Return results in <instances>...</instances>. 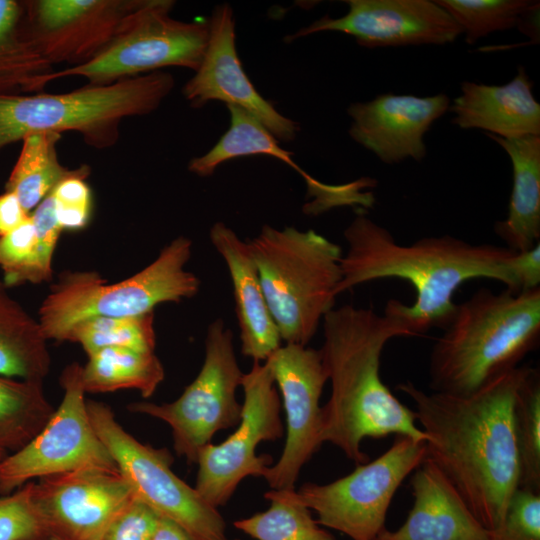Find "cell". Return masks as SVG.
<instances>
[{"mask_svg": "<svg viewBox=\"0 0 540 540\" xmlns=\"http://www.w3.org/2000/svg\"><path fill=\"white\" fill-rule=\"evenodd\" d=\"M268 500L266 511L235 521V528L256 540H336L307 507L280 498Z\"/></svg>", "mask_w": 540, "mask_h": 540, "instance_id": "31", "label": "cell"}, {"mask_svg": "<svg viewBox=\"0 0 540 540\" xmlns=\"http://www.w3.org/2000/svg\"><path fill=\"white\" fill-rule=\"evenodd\" d=\"M241 386L244 401L237 430L218 445H205L197 455L194 488L214 508L225 505L245 477L265 474L273 458L258 456L256 447L284 433L280 399L268 366L254 361Z\"/></svg>", "mask_w": 540, "mask_h": 540, "instance_id": "13", "label": "cell"}, {"mask_svg": "<svg viewBox=\"0 0 540 540\" xmlns=\"http://www.w3.org/2000/svg\"><path fill=\"white\" fill-rule=\"evenodd\" d=\"M207 22L204 56L182 90L189 105L196 109L210 101L234 105L256 117L278 141L294 140L300 131L299 124L262 97L242 67L236 50L232 7L227 3L216 5Z\"/></svg>", "mask_w": 540, "mask_h": 540, "instance_id": "17", "label": "cell"}, {"mask_svg": "<svg viewBox=\"0 0 540 540\" xmlns=\"http://www.w3.org/2000/svg\"><path fill=\"white\" fill-rule=\"evenodd\" d=\"M247 244L281 340L306 346L334 308L341 248L314 230L269 225Z\"/></svg>", "mask_w": 540, "mask_h": 540, "instance_id": "5", "label": "cell"}, {"mask_svg": "<svg viewBox=\"0 0 540 540\" xmlns=\"http://www.w3.org/2000/svg\"><path fill=\"white\" fill-rule=\"evenodd\" d=\"M30 481L0 495V540H50L36 510Z\"/></svg>", "mask_w": 540, "mask_h": 540, "instance_id": "34", "label": "cell"}, {"mask_svg": "<svg viewBox=\"0 0 540 540\" xmlns=\"http://www.w3.org/2000/svg\"><path fill=\"white\" fill-rule=\"evenodd\" d=\"M286 412V441L278 462L263 477L273 490H294L301 468L321 447L323 409L320 397L327 372L320 349L285 344L265 361Z\"/></svg>", "mask_w": 540, "mask_h": 540, "instance_id": "14", "label": "cell"}, {"mask_svg": "<svg viewBox=\"0 0 540 540\" xmlns=\"http://www.w3.org/2000/svg\"><path fill=\"white\" fill-rule=\"evenodd\" d=\"M209 237L223 258L232 282L241 352L254 361H265L281 346L282 340L248 244L223 222L211 227Z\"/></svg>", "mask_w": 540, "mask_h": 540, "instance_id": "21", "label": "cell"}, {"mask_svg": "<svg viewBox=\"0 0 540 540\" xmlns=\"http://www.w3.org/2000/svg\"><path fill=\"white\" fill-rule=\"evenodd\" d=\"M160 515L135 496L99 540H151Z\"/></svg>", "mask_w": 540, "mask_h": 540, "instance_id": "37", "label": "cell"}, {"mask_svg": "<svg viewBox=\"0 0 540 540\" xmlns=\"http://www.w3.org/2000/svg\"><path fill=\"white\" fill-rule=\"evenodd\" d=\"M151 540H196L176 522L160 516Z\"/></svg>", "mask_w": 540, "mask_h": 540, "instance_id": "41", "label": "cell"}, {"mask_svg": "<svg viewBox=\"0 0 540 540\" xmlns=\"http://www.w3.org/2000/svg\"><path fill=\"white\" fill-rule=\"evenodd\" d=\"M50 540H99L134 494L118 469L87 467L33 482Z\"/></svg>", "mask_w": 540, "mask_h": 540, "instance_id": "15", "label": "cell"}, {"mask_svg": "<svg viewBox=\"0 0 540 540\" xmlns=\"http://www.w3.org/2000/svg\"><path fill=\"white\" fill-rule=\"evenodd\" d=\"M0 270L7 288L41 283L38 241L31 216L15 230L0 236Z\"/></svg>", "mask_w": 540, "mask_h": 540, "instance_id": "33", "label": "cell"}, {"mask_svg": "<svg viewBox=\"0 0 540 540\" xmlns=\"http://www.w3.org/2000/svg\"><path fill=\"white\" fill-rule=\"evenodd\" d=\"M533 0H435L459 24L467 44L517 26Z\"/></svg>", "mask_w": 540, "mask_h": 540, "instance_id": "32", "label": "cell"}, {"mask_svg": "<svg viewBox=\"0 0 540 540\" xmlns=\"http://www.w3.org/2000/svg\"><path fill=\"white\" fill-rule=\"evenodd\" d=\"M7 455V451L0 445V464Z\"/></svg>", "mask_w": 540, "mask_h": 540, "instance_id": "42", "label": "cell"}, {"mask_svg": "<svg viewBox=\"0 0 540 540\" xmlns=\"http://www.w3.org/2000/svg\"><path fill=\"white\" fill-rule=\"evenodd\" d=\"M411 478L413 506L396 531L384 529L376 540H492L460 494L428 458Z\"/></svg>", "mask_w": 540, "mask_h": 540, "instance_id": "20", "label": "cell"}, {"mask_svg": "<svg viewBox=\"0 0 540 540\" xmlns=\"http://www.w3.org/2000/svg\"><path fill=\"white\" fill-rule=\"evenodd\" d=\"M63 399L42 430L0 464V495L32 479L87 467L118 469L89 416L82 385V365L65 367L60 376Z\"/></svg>", "mask_w": 540, "mask_h": 540, "instance_id": "12", "label": "cell"}, {"mask_svg": "<svg viewBox=\"0 0 540 540\" xmlns=\"http://www.w3.org/2000/svg\"><path fill=\"white\" fill-rule=\"evenodd\" d=\"M164 367L154 352L104 348L88 355L82 366V385L87 393L136 389L151 397L164 380Z\"/></svg>", "mask_w": 540, "mask_h": 540, "instance_id": "26", "label": "cell"}, {"mask_svg": "<svg viewBox=\"0 0 540 540\" xmlns=\"http://www.w3.org/2000/svg\"><path fill=\"white\" fill-rule=\"evenodd\" d=\"M47 341L38 319L0 280V375L43 381L51 365Z\"/></svg>", "mask_w": 540, "mask_h": 540, "instance_id": "24", "label": "cell"}, {"mask_svg": "<svg viewBox=\"0 0 540 540\" xmlns=\"http://www.w3.org/2000/svg\"><path fill=\"white\" fill-rule=\"evenodd\" d=\"M539 1H534L520 15L517 28L530 37L532 43H539Z\"/></svg>", "mask_w": 540, "mask_h": 540, "instance_id": "40", "label": "cell"}, {"mask_svg": "<svg viewBox=\"0 0 540 540\" xmlns=\"http://www.w3.org/2000/svg\"><path fill=\"white\" fill-rule=\"evenodd\" d=\"M429 358L433 392L466 395L520 366L540 338V287L478 289L442 328Z\"/></svg>", "mask_w": 540, "mask_h": 540, "instance_id": "4", "label": "cell"}, {"mask_svg": "<svg viewBox=\"0 0 540 540\" xmlns=\"http://www.w3.org/2000/svg\"><path fill=\"white\" fill-rule=\"evenodd\" d=\"M64 341L75 342L90 355L104 348L154 352V312L134 317H93L73 325Z\"/></svg>", "mask_w": 540, "mask_h": 540, "instance_id": "30", "label": "cell"}, {"mask_svg": "<svg viewBox=\"0 0 540 540\" xmlns=\"http://www.w3.org/2000/svg\"><path fill=\"white\" fill-rule=\"evenodd\" d=\"M425 457L426 441L398 435L386 452L347 476L325 485L305 483L298 491L271 490L264 497L299 503L316 512L319 525L352 540H376L395 492Z\"/></svg>", "mask_w": 540, "mask_h": 540, "instance_id": "9", "label": "cell"}, {"mask_svg": "<svg viewBox=\"0 0 540 540\" xmlns=\"http://www.w3.org/2000/svg\"><path fill=\"white\" fill-rule=\"evenodd\" d=\"M243 374L235 356L233 333L218 318L207 329L201 370L181 396L160 405L135 402L128 409L166 422L172 429L176 454L192 465L216 432L239 424L242 404L235 393Z\"/></svg>", "mask_w": 540, "mask_h": 540, "instance_id": "11", "label": "cell"}, {"mask_svg": "<svg viewBox=\"0 0 540 540\" xmlns=\"http://www.w3.org/2000/svg\"><path fill=\"white\" fill-rule=\"evenodd\" d=\"M57 132L32 133L22 139V149L11 170L5 191L14 193L23 208L31 213L64 179L89 174L88 166L76 169L64 167L58 159Z\"/></svg>", "mask_w": 540, "mask_h": 540, "instance_id": "25", "label": "cell"}, {"mask_svg": "<svg viewBox=\"0 0 540 540\" xmlns=\"http://www.w3.org/2000/svg\"><path fill=\"white\" fill-rule=\"evenodd\" d=\"M25 3L27 36L52 66H77L113 38L139 0H37Z\"/></svg>", "mask_w": 540, "mask_h": 540, "instance_id": "18", "label": "cell"}, {"mask_svg": "<svg viewBox=\"0 0 540 540\" xmlns=\"http://www.w3.org/2000/svg\"><path fill=\"white\" fill-rule=\"evenodd\" d=\"M54 410L43 381L0 375V445L7 452H15L31 441Z\"/></svg>", "mask_w": 540, "mask_h": 540, "instance_id": "28", "label": "cell"}, {"mask_svg": "<svg viewBox=\"0 0 540 540\" xmlns=\"http://www.w3.org/2000/svg\"><path fill=\"white\" fill-rule=\"evenodd\" d=\"M87 408L98 436L136 498L196 540H228L217 508L172 471L173 457L168 449L139 442L118 423L108 405L87 401Z\"/></svg>", "mask_w": 540, "mask_h": 540, "instance_id": "10", "label": "cell"}, {"mask_svg": "<svg viewBox=\"0 0 540 540\" xmlns=\"http://www.w3.org/2000/svg\"><path fill=\"white\" fill-rule=\"evenodd\" d=\"M31 216L21 205L17 196L5 191L0 194V236L10 233Z\"/></svg>", "mask_w": 540, "mask_h": 540, "instance_id": "39", "label": "cell"}, {"mask_svg": "<svg viewBox=\"0 0 540 540\" xmlns=\"http://www.w3.org/2000/svg\"><path fill=\"white\" fill-rule=\"evenodd\" d=\"M492 540H540V493L517 487Z\"/></svg>", "mask_w": 540, "mask_h": 540, "instance_id": "35", "label": "cell"}, {"mask_svg": "<svg viewBox=\"0 0 540 540\" xmlns=\"http://www.w3.org/2000/svg\"><path fill=\"white\" fill-rule=\"evenodd\" d=\"M171 0H139L110 42L89 61L37 77L32 92L63 77H84L107 85L166 67L196 71L208 41V22L174 19Z\"/></svg>", "mask_w": 540, "mask_h": 540, "instance_id": "8", "label": "cell"}, {"mask_svg": "<svg viewBox=\"0 0 540 540\" xmlns=\"http://www.w3.org/2000/svg\"><path fill=\"white\" fill-rule=\"evenodd\" d=\"M533 82L522 66L504 85L464 81L449 110L451 122L462 129H482L501 138L540 136V105Z\"/></svg>", "mask_w": 540, "mask_h": 540, "instance_id": "22", "label": "cell"}, {"mask_svg": "<svg viewBox=\"0 0 540 540\" xmlns=\"http://www.w3.org/2000/svg\"><path fill=\"white\" fill-rule=\"evenodd\" d=\"M89 174H78L62 180L51 192L55 214L63 230L84 229L92 215V192L85 179Z\"/></svg>", "mask_w": 540, "mask_h": 540, "instance_id": "36", "label": "cell"}, {"mask_svg": "<svg viewBox=\"0 0 540 540\" xmlns=\"http://www.w3.org/2000/svg\"><path fill=\"white\" fill-rule=\"evenodd\" d=\"M175 79L157 71L60 94L0 93V150L32 133L75 131L98 149L114 145L124 118L155 111Z\"/></svg>", "mask_w": 540, "mask_h": 540, "instance_id": "6", "label": "cell"}, {"mask_svg": "<svg viewBox=\"0 0 540 540\" xmlns=\"http://www.w3.org/2000/svg\"><path fill=\"white\" fill-rule=\"evenodd\" d=\"M449 107L450 98L444 93L428 97L384 93L348 107V132L386 164L409 158L421 161L427 151L426 132Z\"/></svg>", "mask_w": 540, "mask_h": 540, "instance_id": "19", "label": "cell"}, {"mask_svg": "<svg viewBox=\"0 0 540 540\" xmlns=\"http://www.w3.org/2000/svg\"><path fill=\"white\" fill-rule=\"evenodd\" d=\"M235 540H239V539H235Z\"/></svg>", "mask_w": 540, "mask_h": 540, "instance_id": "43", "label": "cell"}, {"mask_svg": "<svg viewBox=\"0 0 540 540\" xmlns=\"http://www.w3.org/2000/svg\"><path fill=\"white\" fill-rule=\"evenodd\" d=\"M343 235L347 250L337 295L373 280L407 281L414 288V302L406 305L390 299L383 313L399 320L410 337L443 328L457 305L454 293L468 280L492 279L513 293L540 287V243L524 252L473 244L451 235L399 244L365 213L357 214Z\"/></svg>", "mask_w": 540, "mask_h": 540, "instance_id": "1", "label": "cell"}, {"mask_svg": "<svg viewBox=\"0 0 540 540\" xmlns=\"http://www.w3.org/2000/svg\"><path fill=\"white\" fill-rule=\"evenodd\" d=\"M348 12L325 15L285 37L286 42L319 32L353 36L366 48L443 45L453 42L462 28L441 6L430 0H345Z\"/></svg>", "mask_w": 540, "mask_h": 540, "instance_id": "16", "label": "cell"}, {"mask_svg": "<svg viewBox=\"0 0 540 540\" xmlns=\"http://www.w3.org/2000/svg\"><path fill=\"white\" fill-rule=\"evenodd\" d=\"M508 154L513 185L508 214L496 221L494 232L514 252H524L540 240V136L501 138L487 133Z\"/></svg>", "mask_w": 540, "mask_h": 540, "instance_id": "23", "label": "cell"}, {"mask_svg": "<svg viewBox=\"0 0 540 540\" xmlns=\"http://www.w3.org/2000/svg\"><path fill=\"white\" fill-rule=\"evenodd\" d=\"M192 241L178 236L141 271L109 284L95 271H66L51 286L38 312L47 340L63 342L68 330L93 317H134L154 312L167 302L195 296L199 278L185 270Z\"/></svg>", "mask_w": 540, "mask_h": 540, "instance_id": "7", "label": "cell"}, {"mask_svg": "<svg viewBox=\"0 0 540 540\" xmlns=\"http://www.w3.org/2000/svg\"><path fill=\"white\" fill-rule=\"evenodd\" d=\"M518 487L540 493V374L530 367L513 406Z\"/></svg>", "mask_w": 540, "mask_h": 540, "instance_id": "29", "label": "cell"}, {"mask_svg": "<svg viewBox=\"0 0 540 540\" xmlns=\"http://www.w3.org/2000/svg\"><path fill=\"white\" fill-rule=\"evenodd\" d=\"M322 360L331 395L322 407V440L338 447L357 465L368 462L366 437L408 436L426 441L414 410L402 404L380 377V359L393 338L410 337L396 318L372 308L346 304L322 320Z\"/></svg>", "mask_w": 540, "mask_h": 540, "instance_id": "3", "label": "cell"}, {"mask_svg": "<svg viewBox=\"0 0 540 540\" xmlns=\"http://www.w3.org/2000/svg\"><path fill=\"white\" fill-rule=\"evenodd\" d=\"M529 370L518 366L466 395L428 393L411 381L397 386L414 404L427 437L426 458L490 531L501 527L518 487L513 406Z\"/></svg>", "mask_w": 540, "mask_h": 540, "instance_id": "2", "label": "cell"}, {"mask_svg": "<svg viewBox=\"0 0 540 540\" xmlns=\"http://www.w3.org/2000/svg\"><path fill=\"white\" fill-rule=\"evenodd\" d=\"M25 3L0 0V93L31 92L34 80L52 70L27 36Z\"/></svg>", "mask_w": 540, "mask_h": 540, "instance_id": "27", "label": "cell"}, {"mask_svg": "<svg viewBox=\"0 0 540 540\" xmlns=\"http://www.w3.org/2000/svg\"><path fill=\"white\" fill-rule=\"evenodd\" d=\"M38 241V272L41 283L51 280L53 255L63 229L58 223L50 193L31 213Z\"/></svg>", "mask_w": 540, "mask_h": 540, "instance_id": "38", "label": "cell"}]
</instances>
